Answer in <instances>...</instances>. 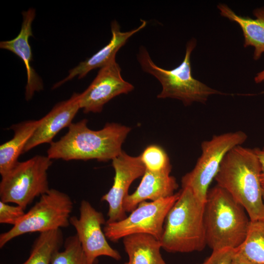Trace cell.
Returning <instances> with one entry per match:
<instances>
[{
  "instance_id": "1",
  "label": "cell",
  "mask_w": 264,
  "mask_h": 264,
  "mask_svg": "<svg viewBox=\"0 0 264 264\" xmlns=\"http://www.w3.org/2000/svg\"><path fill=\"white\" fill-rule=\"evenodd\" d=\"M86 119L72 123L68 132L59 140L52 142L47 150L50 159L106 162L122 151L121 146L131 128L117 123H107L98 131L90 130Z\"/></svg>"
},
{
  "instance_id": "2",
  "label": "cell",
  "mask_w": 264,
  "mask_h": 264,
  "mask_svg": "<svg viewBox=\"0 0 264 264\" xmlns=\"http://www.w3.org/2000/svg\"><path fill=\"white\" fill-rule=\"evenodd\" d=\"M261 166L254 149L239 145L224 157L215 178L245 209L251 221L264 220Z\"/></svg>"
},
{
  "instance_id": "3",
  "label": "cell",
  "mask_w": 264,
  "mask_h": 264,
  "mask_svg": "<svg viewBox=\"0 0 264 264\" xmlns=\"http://www.w3.org/2000/svg\"><path fill=\"white\" fill-rule=\"evenodd\" d=\"M204 221L206 244L216 251L238 248L246 237L251 220L243 207L217 184L208 190Z\"/></svg>"
},
{
  "instance_id": "4",
  "label": "cell",
  "mask_w": 264,
  "mask_h": 264,
  "mask_svg": "<svg viewBox=\"0 0 264 264\" xmlns=\"http://www.w3.org/2000/svg\"><path fill=\"white\" fill-rule=\"evenodd\" d=\"M205 202L189 188L180 195L165 219L160 242L171 253L200 251L207 245L204 221Z\"/></svg>"
},
{
  "instance_id": "5",
  "label": "cell",
  "mask_w": 264,
  "mask_h": 264,
  "mask_svg": "<svg viewBox=\"0 0 264 264\" xmlns=\"http://www.w3.org/2000/svg\"><path fill=\"white\" fill-rule=\"evenodd\" d=\"M196 44L195 38L188 41L182 62L170 70L157 66L153 61L146 47H140L137 59L142 69L156 78L161 85L162 90L157 98L178 99L184 105L188 106L195 102L205 104L211 95L226 94L208 87L193 76L191 55Z\"/></svg>"
},
{
  "instance_id": "6",
  "label": "cell",
  "mask_w": 264,
  "mask_h": 264,
  "mask_svg": "<svg viewBox=\"0 0 264 264\" xmlns=\"http://www.w3.org/2000/svg\"><path fill=\"white\" fill-rule=\"evenodd\" d=\"M73 207V202L67 194L50 189L16 225L0 234V247L26 233H41L68 226Z\"/></svg>"
},
{
  "instance_id": "7",
  "label": "cell",
  "mask_w": 264,
  "mask_h": 264,
  "mask_svg": "<svg viewBox=\"0 0 264 264\" xmlns=\"http://www.w3.org/2000/svg\"><path fill=\"white\" fill-rule=\"evenodd\" d=\"M47 156L36 155L22 162H18L1 176L0 182V201L14 203L25 209L37 197L50 188L47 170L52 163Z\"/></svg>"
},
{
  "instance_id": "8",
  "label": "cell",
  "mask_w": 264,
  "mask_h": 264,
  "mask_svg": "<svg viewBox=\"0 0 264 264\" xmlns=\"http://www.w3.org/2000/svg\"><path fill=\"white\" fill-rule=\"evenodd\" d=\"M241 131L214 135L201 144V154L194 169L181 179L182 188H189L200 201L205 202L209 187L215 179L226 154L247 139Z\"/></svg>"
},
{
  "instance_id": "9",
  "label": "cell",
  "mask_w": 264,
  "mask_h": 264,
  "mask_svg": "<svg viewBox=\"0 0 264 264\" xmlns=\"http://www.w3.org/2000/svg\"><path fill=\"white\" fill-rule=\"evenodd\" d=\"M180 191L155 201L140 203L125 219L106 223L103 231L106 238L114 242L134 234H146L160 240L168 213L178 199Z\"/></svg>"
},
{
  "instance_id": "10",
  "label": "cell",
  "mask_w": 264,
  "mask_h": 264,
  "mask_svg": "<svg viewBox=\"0 0 264 264\" xmlns=\"http://www.w3.org/2000/svg\"><path fill=\"white\" fill-rule=\"evenodd\" d=\"M79 213V217H70V223L76 230L88 264H95L101 256L120 260V254L109 244L102 229L106 223L103 214L86 200L81 201Z\"/></svg>"
},
{
  "instance_id": "11",
  "label": "cell",
  "mask_w": 264,
  "mask_h": 264,
  "mask_svg": "<svg viewBox=\"0 0 264 264\" xmlns=\"http://www.w3.org/2000/svg\"><path fill=\"white\" fill-rule=\"evenodd\" d=\"M133 89L132 84L123 79L121 67L114 59L100 68L88 88L80 93V109L84 113L101 112L111 99Z\"/></svg>"
},
{
  "instance_id": "12",
  "label": "cell",
  "mask_w": 264,
  "mask_h": 264,
  "mask_svg": "<svg viewBox=\"0 0 264 264\" xmlns=\"http://www.w3.org/2000/svg\"><path fill=\"white\" fill-rule=\"evenodd\" d=\"M112 166L115 172L113 183L101 198L109 205L106 223L120 221L127 217L123 208L124 200L132 182L143 176L146 170L139 156H132L123 151L112 160Z\"/></svg>"
},
{
  "instance_id": "13",
  "label": "cell",
  "mask_w": 264,
  "mask_h": 264,
  "mask_svg": "<svg viewBox=\"0 0 264 264\" xmlns=\"http://www.w3.org/2000/svg\"><path fill=\"white\" fill-rule=\"evenodd\" d=\"M79 97L80 93H73L69 99L56 104L40 119L38 127L25 146L23 153L41 144H50L61 130L68 127L80 109Z\"/></svg>"
},
{
  "instance_id": "14",
  "label": "cell",
  "mask_w": 264,
  "mask_h": 264,
  "mask_svg": "<svg viewBox=\"0 0 264 264\" xmlns=\"http://www.w3.org/2000/svg\"><path fill=\"white\" fill-rule=\"evenodd\" d=\"M22 22L20 31L14 39L1 41L0 48L8 50L19 57L25 66L27 74V83L25 86V98L30 100L36 91H40L44 88L41 77L31 66L33 56L29 40L33 36L32 23L36 16V11L30 8L22 12Z\"/></svg>"
},
{
  "instance_id": "15",
  "label": "cell",
  "mask_w": 264,
  "mask_h": 264,
  "mask_svg": "<svg viewBox=\"0 0 264 264\" xmlns=\"http://www.w3.org/2000/svg\"><path fill=\"white\" fill-rule=\"evenodd\" d=\"M141 21V23L138 27L126 32L121 31L118 22L116 20L112 21L110 24L111 38L109 43L91 57L81 62L71 69L68 75L54 84L52 89L57 88L75 77H78V79L83 78L91 70L101 68L115 59L118 51L125 44L130 38L146 26V21Z\"/></svg>"
},
{
  "instance_id": "16",
  "label": "cell",
  "mask_w": 264,
  "mask_h": 264,
  "mask_svg": "<svg viewBox=\"0 0 264 264\" xmlns=\"http://www.w3.org/2000/svg\"><path fill=\"white\" fill-rule=\"evenodd\" d=\"M171 172H152L146 169L136 189L124 199L125 211L132 212L140 203L147 200L155 201L174 195L178 184L176 178L170 175Z\"/></svg>"
},
{
  "instance_id": "17",
  "label": "cell",
  "mask_w": 264,
  "mask_h": 264,
  "mask_svg": "<svg viewBox=\"0 0 264 264\" xmlns=\"http://www.w3.org/2000/svg\"><path fill=\"white\" fill-rule=\"evenodd\" d=\"M218 8L222 16L240 26L244 37V47L253 46V59L259 60L264 53V7L253 10L255 19L238 15L224 3H220Z\"/></svg>"
},
{
  "instance_id": "18",
  "label": "cell",
  "mask_w": 264,
  "mask_h": 264,
  "mask_svg": "<svg viewBox=\"0 0 264 264\" xmlns=\"http://www.w3.org/2000/svg\"><path fill=\"white\" fill-rule=\"evenodd\" d=\"M129 260L124 264H167L160 249V240L146 234H134L123 238Z\"/></svg>"
},
{
  "instance_id": "19",
  "label": "cell",
  "mask_w": 264,
  "mask_h": 264,
  "mask_svg": "<svg viewBox=\"0 0 264 264\" xmlns=\"http://www.w3.org/2000/svg\"><path fill=\"white\" fill-rule=\"evenodd\" d=\"M40 123L39 120H28L12 125V138L0 146V174H5L19 162L25 146Z\"/></svg>"
},
{
  "instance_id": "20",
  "label": "cell",
  "mask_w": 264,
  "mask_h": 264,
  "mask_svg": "<svg viewBox=\"0 0 264 264\" xmlns=\"http://www.w3.org/2000/svg\"><path fill=\"white\" fill-rule=\"evenodd\" d=\"M64 243L61 229L41 233L33 243L29 257L22 264H50Z\"/></svg>"
},
{
  "instance_id": "21",
  "label": "cell",
  "mask_w": 264,
  "mask_h": 264,
  "mask_svg": "<svg viewBox=\"0 0 264 264\" xmlns=\"http://www.w3.org/2000/svg\"><path fill=\"white\" fill-rule=\"evenodd\" d=\"M236 251L254 263L264 264V220L251 221L245 240Z\"/></svg>"
},
{
  "instance_id": "22",
  "label": "cell",
  "mask_w": 264,
  "mask_h": 264,
  "mask_svg": "<svg viewBox=\"0 0 264 264\" xmlns=\"http://www.w3.org/2000/svg\"><path fill=\"white\" fill-rule=\"evenodd\" d=\"M64 249L53 255L50 264H88L86 256L76 235L66 238Z\"/></svg>"
},
{
  "instance_id": "23",
  "label": "cell",
  "mask_w": 264,
  "mask_h": 264,
  "mask_svg": "<svg viewBox=\"0 0 264 264\" xmlns=\"http://www.w3.org/2000/svg\"><path fill=\"white\" fill-rule=\"evenodd\" d=\"M146 170L152 172L172 170L169 156L160 146L151 145L139 155Z\"/></svg>"
},
{
  "instance_id": "24",
  "label": "cell",
  "mask_w": 264,
  "mask_h": 264,
  "mask_svg": "<svg viewBox=\"0 0 264 264\" xmlns=\"http://www.w3.org/2000/svg\"><path fill=\"white\" fill-rule=\"evenodd\" d=\"M22 207L9 205L0 200V223L16 225L25 214Z\"/></svg>"
},
{
  "instance_id": "25",
  "label": "cell",
  "mask_w": 264,
  "mask_h": 264,
  "mask_svg": "<svg viewBox=\"0 0 264 264\" xmlns=\"http://www.w3.org/2000/svg\"><path fill=\"white\" fill-rule=\"evenodd\" d=\"M235 253V249L225 248L212 251L211 255L203 262L198 264H229Z\"/></svg>"
},
{
  "instance_id": "26",
  "label": "cell",
  "mask_w": 264,
  "mask_h": 264,
  "mask_svg": "<svg viewBox=\"0 0 264 264\" xmlns=\"http://www.w3.org/2000/svg\"><path fill=\"white\" fill-rule=\"evenodd\" d=\"M229 264H258L254 263L236 252L232 257Z\"/></svg>"
},
{
  "instance_id": "27",
  "label": "cell",
  "mask_w": 264,
  "mask_h": 264,
  "mask_svg": "<svg viewBox=\"0 0 264 264\" xmlns=\"http://www.w3.org/2000/svg\"><path fill=\"white\" fill-rule=\"evenodd\" d=\"M254 150L257 155L261 163V181L262 184H264V151L258 148H255Z\"/></svg>"
},
{
  "instance_id": "28",
  "label": "cell",
  "mask_w": 264,
  "mask_h": 264,
  "mask_svg": "<svg viewBox=\"0 0 264 264\" xmlns=\"http://www.w3.org/2000/svg\"><path fill=\"white\" fill-rule=\"evenodd\" d=\"M254 81L256 83H264V69L257 73L254 77Z\"/></svg>"
},
{
  "instance_id": "29",
  "label": "cell",
  "mask_w": 264,
  "mask_h": 264,
  "mask_svg": "<svg viewBox=\"0 0 264 264\" xmlns=\"http://www.w3.org/2000/svg\"><path fill=\"white\" fill-rule=\"evenodd\" d=\"M262 195L264 201V184H262Z\"/></svg>"
},
{
  "instance_id": "30",
  "label": "cell",
  "mask_w": 264,
  "mask_h": 264,
  "mask_svg": "<svg viewBox=\"0 0 264 264\" xmlns=\"http://www.w3.org/2000/svg\"><path fill=\"white\" fill-rule=\"evenodd\" d=\"M262 150H263V151H264V147L263 149H262Z\"/></svg>"
}]
</instances>
